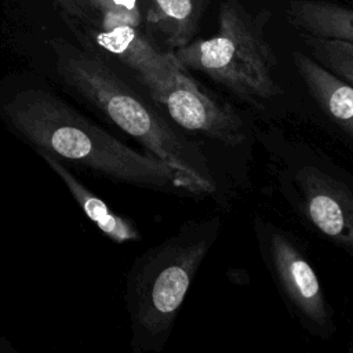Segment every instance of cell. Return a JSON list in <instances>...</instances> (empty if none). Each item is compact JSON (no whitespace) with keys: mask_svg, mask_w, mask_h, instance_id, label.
<instances>
[{"mask_svg":"<svg viewBox=\"0 0 353 353\" xmlns=\"http://www.w3.org/2000/svg\"><path fill=\"white\" fill-rule=\"evenodd\" d=\"M0 121L34 152L108 179L154 190L200 193L194 183L152 153H141L85 117L47 83H0Z\"/></svg>","mask_w":353,"mask_h":353,"instance_id":"6da1fadb","label":"cell"},{"mask_svg":"<svg viewBox=\"0 0 353 353\" xmlns=\"http://www.w3.org/2000/svg\"><path fill=\"white\" fill-rule=\"evenodd\" d=\"M57 81L87 106L98 110L149 153L190 179L200 193L215 192L208 163L201 150L176 134L165 119L132 84L98 57L59 48Z\"/></svg>","mask_w":353,"mask_h":353,"instance_id":"7a4b0ae2","label":"cell"},{"mask_svg":"<svg viewBox=\"0 0 353 353\" xmlns=\"http://www.w3.org/2000/svg\"><path fill=\"white\" fill-rule=\"evenodd\" d=\"M221 225L219 216L188 221L134 261L127 273L124 298L135 353L163 349Z\"/></svg>","mask_w":353,"mask_h":353,"instance_id":"3957f363","label":"cell"},{"mask_svg":"<svg viewBox=\"0 0 353 353\" xmlns=\"http://www.w3.org/2000/svg\"><path fill=\"white\" fill-rule=\"evenodd\" d=\"M172 52L183 68L208 76L256 109L281 94L274 77V54L261 26L236 0L222 3L214 36L190 40Z\"/></svg>","mask_w":353,"mask_h":353,"instance_id":"277c9868","label":"cell"},{"mask_svg":"<svg viewBox=\"0 0 353 353\" xmlns=\"http://www.w3.org/2000/svg\"><path fill=\"white\" fill-rule=\"evenodd\" d=\"M268 268L288 306L312 334L328 338L334 332L332 309L319 277L294 239L273 225L258 229Z\"/></svg>","mask_w":353,"mask_h":353,"instance_id":"5b68a950","label":"cell"},{"mask_svg":"<svg viewBox=\"0 0 353 353\" xmlns=\"http://www.w3.org/2000/svg\"><path fill=\"white\" fill-rule=\"evenodd\" d=\"M186 131L201 134L228 146H237L247 138L241 116L226 102L203 90L178 59L161 90L150 98Z\"/></svg>","mask_w":353,"mask_h":353,"instance_id":"8992f818","label":"cell"},{"mask_svg":"<svg viewBox=\"0 0 353 353\" xmlns=\"http://www.w3.org/2000/svg\"><path fill=\"white\" fill-rule=\"evenodd\" d=\"M298 207L330 241L353 254V192L314 165L291 172Z\"/></svg>","mask_w":353,"mask_h":353,"instance_id":"52a82bcc","label":"cell"},{"mask_svg":"<svg viewBox=\"0 0 353 353\" xmlns=\"http://www.w3.org/2000/svg\"><path fill=\"white\" fill-rule=\"evenodd\" d=\"M292 58L314 102L353 141V85L330 72L313 57L296 51Z\"/></svg>","mask_w":353,"mask_h":353,"instance_id":"ba28073f","label":"cell"},{"mask_svg":"<svg viewBox=\"0 0 353 353\" xmlns=\"http://www.w3.org/2000/svg\"><path fill=\"white\" fill-rule=\"evenodd\" d=\"M47 165L62 179L74 201L80 205L85 216L110 240L114 243L135 241L139 239L138 229L125 218L117 215L112 208L97 194H94L77 176L68 168V165L59 159L44 153L36 152Z\"/></svg>","mask_w":353,"mask_h":353,"instance_id":"9c48e42d","label":"cell"},{"mask_svg":"<svg viewBox=\"0 0 353 353\" xmlns=\"http://www.w3.org/2000/svg\"><path fill=\"white\" fill-rule=\"evenodd\" d=\"M291 22L307 36L353 43V10L319 0H294L288 6Z\"/></svg>","mask_w":353,"mask_h":353,"instance_id":"30bf717a","label":"cell"},{"mask_svg":"<svg viewBox=\"0 0 353 353\" xmlns=\"http://www.w3.org/2000/svg\"><path fill=\"white\" fill-rule=\"evenodd\" d=\"M157 22L171 51L188 44L194 32L192 0H154Z\"/></svg>","mask_w":353,"mask_h":353,"instance_id":"8fae6325","label":"cell"},{"mask_svg":"<svg viewBox=\"0 0 353 353\" xmlns=\"http://www.w3.org/2000/svg\"><path fill=\"white\" fill-rule=\"evenodd\" d=\"M305 41L319 63L353 85V43L307 34Z\"/></svg>","mask_w":353,"mask_h":353,"instance_id":"7c38bea8","label":"cell"}]
</instances>
